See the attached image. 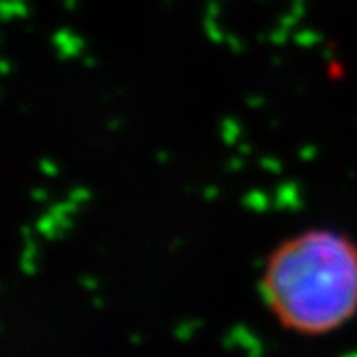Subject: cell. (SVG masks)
I'll use <instances>...</instances> for the list:
<instances>
[{"instance_id": "6da1fadb", "label": "cell", "mask_w": 357, "mask_h": 357, "mask_svg": "<svg viewBox=\"0 0 357 357\" xmlns=\"http://www.w3.org/2000/svg\"><path fill=\"white\" fill-rule=\"evenodd\" d=\"M260 290L286 330L321 335L357 314V246L333 230H307L270 255Z\"/></svg>"}]
</instances>
